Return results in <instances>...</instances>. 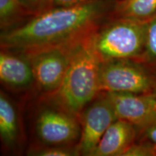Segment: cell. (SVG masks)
<instances>
[{
	"mask_svg": "<svg viewBox=\"0 0 156 156\" xmlns=\"http://www.w3.org/2000/svg\"><path fill=\"white\" fill-rule=\"evenodd\" d=\"M116 0H94L68 7H51L20 24L2 30L4 49L30 53L83 39L112 16Z\"/></svg>",
	"mask_w": 156,
	"mask_h": 156,
	"instance_id": "cell-1",
	"label": "cell"
},
{
	"mask_svg": "<svg viewBox=\"0 0 156 156\" xmlns=\"http://www.w3.org/2000/svg\"><path fill=\"white\" fill-rule=\"evenodd\" d=\"M92 34L76 45L63 81L56 91L61 108L75 116L80 114L100 92L102 62L93 48Z\"/></svg>",
	"mask_w": 156,
	"mask_h": 156,
	"instance_id": "cell-2",
	"label": "cell"
},
{
	"mask_svg": "<svg viewBox=\"0 0 156 156\" xmlns=\"http://www.w3.org/2000/svg\"><path fill=\"white\" fill-rule=\"evenodd\" d=\"M147 22L111 17L101 25L91 35V40L101 62L139 61L145 49Z\"/></svg>",
	"mask_w": 156,
	"mask_h": 156,
	"instance_id": "cell-3",
	"label": "cell"
},
{
	"mask_svg": "<svg viewBox=\"0 0 156 156\" xmlns=\"http://www.w3.org/2000/svg\"><path fill=\"white\" fill-rule=\"evenodd\" d=\"M156 87V76L136 60L102 62L100 92L151 95Z\"/></svg>",
	"mask_w": 156,
	"mask_h": 156,
	"instance_id": "cell-4",
	"label": "cell"
},
{
	"mask_svg": "<svg viewBox=\"0 0 156 156\" xmlns=\"http://www.w3.org/2000/svg\"><path fill=\"white\" fill-rule=\"evenodd\" d=\"M81 40L25 54L32 66L35 82L43 91L54 93L57 90L63 81L76 45Z\"/></svg>",
	"mask_w": 156,
	"mask_h": 156,
	"instance_id": "cell-5",
	"label": "cell"
},
{
	"mask_svg": "<svg viewBox=\"0 0 156 156\" xmlns=\"http://www.w3.org/2000/svg\"><path fill=\"white\" fill-rule=\"evenodd\" d=\"M80 115L81 133L78 149L80 155L93 156L103 134L117 117L106 95L93 100Z\"/></svg>",
	"mask_w": 156,
	"mask_h": 156,
	"instance_id": "cell-6",
	"label": "cell"
},
{
	"mask_svg": "<svg viewBox=\"0 0 156 156\" xmlns=\"http://www.w3.org/2000/svg\"><path fill=\"white\" fill-rule=\"evenodd\" d=\"M75 116L62 108L43 109L36 119L37 136L45 145H69L80 136Z\"/></svg>",
	"mask_w": 156,
	"mask_h": 156,
	"instance_id": "cell-7",
	"label": "cell"
},
{
	"mask_svg": "<svg viewBox=\"0 0 156 156\" xmlns=\"http://www.w3.org/2000/svg\"><path fill=\"white\" fill-rule=\"evenodd\" d=\"M117 119L129 122L140 131L156 123V98L151 95L106 93Z\"/></svg>",
	"mask_w": 156,
	"mask_h": 156,
	"instance_id": "cell-8",
	"label": "cell"
},
{
	"mask_svg": "<svg viewBox=\"0 0 156 156\" xmlns=\"http://www.w3.org/2000/svg\"><path fill=\"white\" fill-rule=\"evenodd\" d=\"M0 80L7 86L26 88L35 82L32 66L28 56L2 50L0 53Z\"/></svg>",
	"mask_w": 156,
	"mask_h": 156,
	"instance_id": "cell-9",
	"label": "cell"
},
{
	"mask_svg": "<svg viewBox=\"0 0 156 156\" xmlns=\"http://www.w3.org/2000/svg\"><path fill=\"white\" fill-rule=\"evenodd\" d=\"M136 132L129 122L117 119L103 134L93 156H123L134 143Z\"/></svg>",
	"mask_w": 156,
	"mask_h": 156,
	"instance_id": "cell-10",
	"label": "cell"
},
{
	"mask_svg": "<svg viewBox=\"0 0 156 156\" xmlns=\"http://www.w3.org/2000/svg\"><path fill=\"white\" fill-rule=\"evenodd\" d=\"M18 119L12 101L1 92L0 95V136L8 147H13L18 138Z\"/></svg>",
	"mask_w": 156,
	"mask_h": 156,
	"instance_id": "cell-11",
	"label": "cell"
},
{
	"mask_svg": "<svg viewBox=\"0 0 156 156\" xmlns=\"http://www.w3.org/2000/svg\"><path fill=\"white\" fill-rule=\"evenodd\" d=\"M156 15V0H116L112 17L147 21Z\"/></svg>",
	"mask_w": 156,
	"mask_h": 156,
	"instance_id": "cell-12",
	"label": "cell"
},
{
	"mask_svg": "<svg viewBox=\"0 0 156 156\" xmlns=\"http://www.w3.org/2000/svg\"><path fill=\"white\" fill-rule=\"evenodd\" d=\"M32 14L23 5L20 0H0V25L3 30L22 23Z\"/></svg>",
	"mask_w": 156,
	"mask_h": 156,
	"instance_id": "cell-13",
	"label": "cell"
},
{
	"mask_svg": "<svg viewBox=\"0 0 156 156\" xmlns=\"http://www.w3.org/2000/svg\"><path fill=\"white\" fill-rule=\"evenodd\" d=\"M140 60L147 64H156V15L147 22L145 49Z\"/></svg>",
	"mask_w": 156,
	"mask_h": 156,
	"instance_id": "cell-14",
	"label": "cell"
},
{
	"mask_svg": "<svg viewBox=\"0 0 156 156\" xmlns=\"http://www.w3.org/2000/svg\"><path fill=\"white\" fill-rule=\"evenodd\" d=\"M28 155L36 156H74L80 155L79 149L69 145H46L29 152Z\"/></svg>",
	"mask_w": 156,
	"mask_h": 156,
	"instance_id": "cell-15",
	"label": "cell"
},
{
	"mask_svg": "<svg viewBox=\"0 0 156 156\" xmlns=\"http://www.w3.org/2000/svg\"><path fill=\"white\" fill-rule=\"evenodd\" d=\"M156 155V147L147 142H134L128 148L123 156H153Z\"/></svg>",
	"mask_w": 156,
	"mask_h": 156,
	"instance_id": "cell-16",
	"label": "cell"
},
{
	"mask_svg": "<svg viewBox=\"0 0 156 156\" xmlns=\"http://www.w3.org/2000/svg\"><path fill=\"white\" fill-rule=\"evenodd\" d=\"M33 15L49 7L50 0H20Z\"/></svg>",
	"mask_w": 156,
	"mask_h": 156,
	"instance_id": "cell-17",
	"label": "cell"
},
{
	"mask_svg": "<svg viewBox=\"0 0 156 156\" xmlns=\"http://www.w3.org/2000/svg\"><path fill=\"white\" fill-rule=\"evenodd\" d=\"M94 0H50L49 7H68L81 5ZM48 7V8H49Z\"/></svg>",
	"mask_w": 156,
	"mask_h": 156,
	"instance_id": "cell-18",
	"label": "cell"
},
{
	"mask_svg": "<svg viewBox=\"0 0 156 156\" xmlns=\"http://www.w3.org/2000/svg\"><path fill=\"white\" fill-rule=\"evenodd\" d=\"M142 135L145 142H149L156 147V123L142 131Z\"/></svg>",
	"mask_w": 156,
	"mask_h": 156,
	"instance_id": "cell-19",
	"label": "cell"
},
{
	"mask_svg": "<svg viewBox=\"0 0 156 156\" xmlns=\"http://www.w3.org/2000/svg\"><path fill=\"white\" fill-rule=\"evenodd\" d=\"M151 95H153V96L156 98V87H155V90H154V92L153 93V94H151Z\"/></svg>",
	"mask_w": 156,
	"mask_h": 156,
	"instance_id": "cell-20",
	"label": "cell"
}]
</instances>
